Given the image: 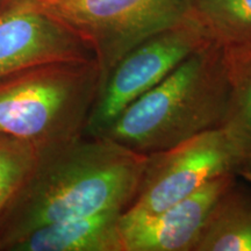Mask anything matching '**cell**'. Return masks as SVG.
Returning <instances> with one entry per match:
<instances>
[{
    "label": "cell",
    "instance_id": "277c9868",
    "mask_svg": "<svg viewBox=\"0 0 251 251\" xmlns=\"http://www.w3.org/2000/svg\"><path fill=\"white\" fill-rule=\"evenodd\" d=\"M35 1L90 47L101 70V85L128 51L188 13V0Z\"/></svg>",
    "mask_w": 251,
    "mask_h": 251
},
{
    "label": "cell",
    "instance_id": "9a60e30c",
    "mask_svg": "<svg viewBox=\"0 0 251 251\" xmlns=\"http://www.w3.org/2000/svg\"><path fill=\"white\" fill-rule=\"evenodd\" d=\"M6 1H8V0H0V4H4Z\"/></svg>",
    "mask_w": 251,
    "mask_h": 251
},
{
    "label": "cell",
    "instance_id": "6da1fadb",
    "mask_svg": "<svg viewBox=\"0 0 251 251\" xmlns=\"http://www.w3.org/2000/svg\"><path fill=\"white\" fill-rule=\"evenodd\" d=\"M148 155L101 136L37 150L24 183L0 209V251L45 226L131 205Z\"/></svg>",
    "mask_w": 251,
    "mask_h": 251
},
{
    "label": "cell",
    "instance_id": "9c48e42d",
    "mask_svg": "<svg viewBox=\"0 0 251 251\" xmlns=\"http://www.w3.org/2000/svg\"><path fill=\"white\" fill-rule=\"evenodd\" d=\"M124 212L109 209L45 226L2 251H124L120 229Z\"/></svg>",
    "mask_w": 251,
    "mask_h": 251
},
{
    "label": "cell",
    "instance_id": "8fae6325",
    "mask_svg": "<svg viewBox=\"0 0 251 251\" xmlns=\"http://www.w3.org/2000/svg\"><path fill=\"white\" fill-rule=\"evenodd\" d=\"M194 251H251V200L233 188L213 209Z\"/></svg>",
    "mask_w": 251,
    "mask_h": 251
},
{
    "label": "cell",
    "instance_id": "ba28073f",
    "mask_svg": "<svg viewBox=\"0 0 251 251\" xmlns=\"http://www.w3.org/2000/svg\"><path fill=\"white\" fill-rule=\"evenodd\" d=\"M233 187L230 172L156 214L125 211L120 220L124 251H194L216 203Z\"/></svg>",
    "mask_w": 251,
    "mask_h": 251
},
{
    "label": "cell",
    "instance_id": "5b68a950",
    "mask_svg": "<svg viewBox=\"0 0 251 251\" xmlns=\"http://www.w3.org/2000/svg\"><path fill=\"white\" fill-rule=\"evenodd\" d=\"M244 163L246 153L224 128L194 135L148 155L139 191L126 211L156 214L219 176L235 172Z\"/></svg>",
    "mask_w": 251,
    "mask_h": 251
},
{
    "label": "cell",
    "instance_id": "3957f363",
    "mask_svg": "<svg viewBox=\"0 0 251 251\" xmlns=\"http://www.w3.org/2000/svg\"><path fill=\"white\" fill-rule=\"evenodd\" d=\"M96 58L35 65L0 81V133L37 150L85 135L101 87Z\"/></svg>",
    "mask_w": 251,
    "mask_h": 251
},
{
    "label": "cell",
    "instance_id": "52a82bcc",
    "mask_svg": "<svg viewBox=\"0 0 251 251\" xmlns=\"http://www.w3.org/2000/svg\"><path fill=\"white\" fill-rule=\"evenodd\" d=\"M91 58L90 47L35 0L0 4V81L45 63Z\"/></svg>",
    "mask_w": 251,
    "mask_h": 251
},
{
    "label": "cell",
    "instance_id": "5bb4252c",
    "mask_svg": "<svg viewBox=\"0 0 251 251\" xmlns=\"http://www.w3.org/2000/svg\"><path fill=\"white\" fill-rule=\"evenodd\" d=\"M247 162H249V178H250V180H251V155L248 157Z\"/></svg>",
    "mask_w": 251,
    "mask_h": 251
},
{
    "label": "cell",
    "instance_id": "7a4b0ae2",
    "mask_svg": "<svg viewBox=\"0 0 251 251\" xmlns=\"http://www.w3.org/2000/svg\"><path fill=\"white\" fill-rule=\"evenodd\" d=\"M228 94L222 46L211 42L127 106L98 136L151 155L221 127Z\"/></svg>",
    "mask_w": 251,
    "mask_h": 251
},
{
    "label": "cell",
    "instance_id": "7c38bea8",
    "mask_svg": "<svg viewBox=\"0 0 251 251\" xmlns=\"http://www.w3.org/2000/svg\"><path fill=\"white\" fill-rule=\"evenodd\" d=\"M188 13L213 42H251V0H188Z\"/></svg>",
    "mask_w": 251,
    "mask_h": 251
},
{
    "label": "cell",
    "instance_id": "4fadbf2b",
    "mask_svg": "<svg viewBox=\"0 0 251 251\" xmlns=\"http://www.w3.org/2000/svg\"><path fill=\"white\" fill-rule=\"evenodd\" d=\"M36 159L33 144L0 133V209L24 183Z\"/></svg>",
    "mask_w": 251,
    "mask_h": 251
},
{
    "label": "cell",
    "instance_id": "30bf717a",
    "mask_svg": "<svg viewBox=\"0 0 251 251\" xmlns=\"http://www.w3.org/2000/svg\"><path fill=\"white\" fill-rule=\"evenodd\" d=\"M228 79V105L221 128L251 155V42L222 46Z\"/></svg>",
    "mask_w": 251,
    "mask_h": 251
},
{
    "label": "cell",
    "instance_id": "8992f818",
    "mask_svg": "<svg viewBox=\"0 0 251 251\" xmlns=\"http://www.w3.org/2000/svg\"><path fill=\"white\" fill-rule=\"evenodd\" d=\"M213 42L190 13L128 51L100 87L85 135L98 136L131 102L162 81L191 54Z\"/></svg>",
    "mask_w": 251,
    "mask_h": 251
}]
</instances>
